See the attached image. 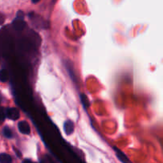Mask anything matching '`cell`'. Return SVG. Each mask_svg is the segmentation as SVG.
I'll return each instance as SVG.
<instances>
[{
  "label": "cell",
  "mask_w": 163,
  "mask_h": 163,
  "mask_svg": "<svg viewBox=\"0 0 163 163\" xmlns=\"http://www.w3.org/2000/svg\"><path fill=\"white\" fill-rule=\"evenodd\" d=\"M40 0H32V2H34V3H37V2H39Z\"/></svg>",
  "instance_id": "14"
},
{
  "label": "cell",
  "mask_w": 163,
  "mask_h": 163,
  "mask_svg": "<svg viewBox=\"0 0 163 163\" xmlns=\"http://www.w3.org/2000/svg\"><path fill=\"white\" fill-rule=\"evenodd\" d=\"M23 17H24V14H23V13L22 12V11H18V14H17V18H23Z\"/></svg>",
  "instance_id": "12"
},
{
  "label": "cell",
  "mask_w": 163,
  "mask_h": 163,
  "mask_svg": "<svg viewBox=\"0 0 163 163\" xmlns=\"http://www.w3.org/2000/svg\"><path fill=\"white\" fill-rule=\"evenodd\" d=\"M0 163H12V158L11 155L5 153L0 154Z\"/></svg>",
  "instance_id": "6"
},
{
  "label": "cell",
  "mask_w": 163,
  "mask_h": 163,
  "mask_svg": "<svg viewBox=\"0 0 163 163\" xmlns=\"http://www.w3.org/2000/svg\"><path fill=\"white\" fill-rule=\"evenodd\" d=\"M80 99H81V103L82 104L84 105V108H88L89 107V99L84 94H81L80 95Z\"/></svg>",
  "instance_id": "9"
},
{
  "label": "cell",
  "mask_w": 163,
  "mask_h": 163,
  "mask_svg": "<svg viewBox=\"0 0 163 163\" xmlns=\"http://www.w3.org/2000/svg\"><path fill=\"white\" fill-rule=\"evenodd\" d=\"M6 116H7L6 115V111H4L3 108L0 107V122H3Z\"/></svg>",
  "instance_id": "10"
},
{
  "label": "cell",
  "mask_w": 163,
  "mask_h": 163,
  "mask_svg": "<svg viewBox=\"0 0 163 163\" xmlns=\"http://www.w3.org/2000/svg\"><path fill=\"white\" fill-rule=\"evenodd\" d=\"M64 129L67 135H72L74 131V123L71 120H66L64 123Z\"/></svg>",
  "instance_id": "4"
},
{
  "label": "cell",
  "mask_w": 163,
  "mask_h": 163,
  "mask_svg": "<svg viewBox=\"0 0 163 163\" xmlns=\"http://www.w3.org/2000/svg\"><path fill=\"white\" fill-rule=\"evenodd\" d=\"M9 79V74L7 69H3L0 70V81L6 82Z\"/></svg>",
  "instance_id": "7"
},
{
  "label": "cell",
  "mask_w": 163,
  "mask_h": 163,
  "mask_svg": "<svg viewBox=\"0 0 163 163\" xmlns=\"http://www.w3.org/2000/svg\"><path fill=\"white\" fill-rule=\"evenodd\" d=\"M6 115L7 118L12 120H16L20 117L19 111L15 108H8L6 109Z\"/></svg>",
  "instance_id": "1"
},
{
  "label": "cell",
  "mask_w": 163,
  "mask_h": 163,
  "mask_svg": "<svg viewBox=\"0 0 163 163\" xmlns=\"http://www.w3.org/2000/svg\"><path fill=\"white\" fill-rule=\"evenodd\" d=\"M5 22V18H4V15L0 13V26L2 25Z\"/></svg>",
  "instance_id": "11"
},
{
  "label": "cell",
  "mask_w": 163,
  "mask_h": 163,
  "mask_svg": "<svg viewBox=\"0 0 163 163\" xmlns=\"http://www.w3.org/2000/svg\"><path fill=\"white\" fill-rule=\"evenodd\" d=\"M114 149H115V151H116V155H117V157L119 158V159L121 161H122L123 163H129V160H128V158H127L126 155H125L122 151L118 150L116 147H115Z\"/></svg>",
  "instance_id": "5"
},
{
  "label": "cell",
  "mask_w": 163,
  "mask_h": 163,
  "mask_svg": "<svg viewBox=\"0 0 163 163\" xmlns=\"http://www.w3.org/2000/svg\"><path fill=\"white\" fill-rule=\"evenodd\" d=\"M18 127L22 134H24V135H30V127L27 122H26V121H21V122H18Z\"/></svg>",
  "instance_id": "2"
},
{
  "label": "cell",
  "mask_w": 163,
  "mask_h": 163,
  "mask_svg": "<svg viewBox=\"0 0 163 163\" xmlns=\"http://www.w3.org/2000/svg\"><path fill=\"white\" fill-rule=\"evenodd\" d=\"M22 163H33L32 161L30 159H25L24 161H22Z\"/></svg>",
  "instance_id": "13"
},
{
  "label": "cell",
  "mask_w": 163,
  "mask_h": 163,
  "mask_svg": "<svg viewBox=\"0 0 163 163\" xmlns=\"http://www.w3.org/2000/svg\"><path fill=\"white\" fill-rule=\"evenodd\" d=\"M13 26L18 31H21V30H22L23 29L25 28L26 22H24L23 18H16L15 20L13 22Z\"/></svg>",
  "instance_id": "3"
},
{
  "label": "cell",
  "mask_w": 163,
  "mask_h": 163,
  "mask_svg": "<svg viewBox=\"0 0 163 163\" xmlns=\"http://www.w3.org/2000/svg\"><path fill=\"white\" fill-rule=\"evenodd\" d=\"M2 133H3V135L5 137H7V138H11L13 137V134H12V131L8 127H5L2 130Z\"/></svg>",
  "instance_id": "8"
}]
</instances>
